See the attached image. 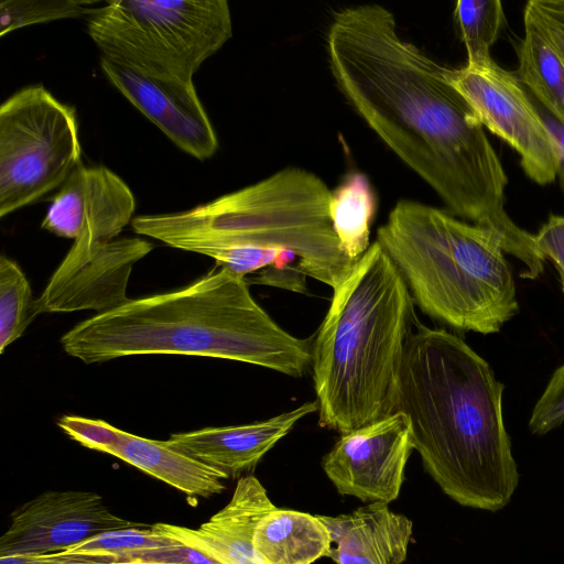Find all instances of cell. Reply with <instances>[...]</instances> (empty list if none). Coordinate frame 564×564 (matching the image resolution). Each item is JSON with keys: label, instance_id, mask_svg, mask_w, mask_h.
I'll return each instance as SVG.
<instances>
[{"label": "cell", "instance_id": "cell-14", "mask_svg": "<svg viewBox=\"0 0 564 564\" xmlns=\"http://www.w3.org/2000/svg\"><path fill=\"white\" fill-rule=\"evenodd\" d=\"M109 82L177 148L199 161L210 159L218 139L194 82L159 78L100 56Z\"/></svg>", "mask_w": 564, "mask_h": 564}, {"label": "cell", "instance_id": "cell-27", "mask_svg": "<svg viewBox=\"0 0 564 564\" xmlns=\"http://www.w3.org/2000/svg\"><path fill=\"white\" fill-rule=\"evenodd\" d=\"M564 422V364L549 380L543 393L533 406L529 420L532 434L543 435Z\"/></svg>", "mask_w": 564, "mask_h": 564}, {"label": "cell", "instance_id": "cell-23", "mask_svg": "<svg viewBox=\"0 0 564 564\" xmlns=\"http://www.w3.org/2000/svg\"><path fill=\"white\" fill-rule=\"evenodd\" d=\"M37 315L30 283L19 264L0 259V352L17 340Z\"/></svg>", "mask_w": 564, "mask_h": 564}, {"label": "cell", "instance_id": "cell-6", "mask_svg": "<svg viewBox=\"0 0 564 564\" xmlns=\"http://www.w3.org/2000/svg\"><path fill=\"white\" fill-rule=\"evenodd\" d=\"M414 303L453 328L498 333L519 311L516 283L494 230L401 199L377 230Z\"/></svg>", "mask_w": 564, "mask_h": 564}, {"label": "cell", "instance_id": "cell-22", "mask_svg": "<svg viewBox=\"0 0 564 564\" xmlns=\"http://www.w3.org/2000/svg\"><path fill=\"white\" fill-rule=\"evenodd\" d=\"M454 21L467 52L466 65L492 59L490 48L505 23L501 1L459 0L454 8Z\"/></svg>", "mask_w": 564, "mask_h": 564}, {"label": "cell", "instance_id": "cell-10", "mask_svg": "<svg viewBox=\"0 0 564 564\" xmlns=\"http://www.w3.org/2000/svg\"><path fill=\"white\" fill-rule=\"evenodd\" d=\"M414 451L406 416L398 411L358 430L340 434L322 467L340 495L364 502H392Z\"/></svg>", "mask_w": 564, "mask_h": 564}, {"label": "cell", "instance_id": "cell-30", "mask_svg": "<svg viewBox=\"0 0 564 564\" xmlns=\"http://www.w3.org/2000/svg\"><path fill=\"white\" fill-rule=\"evenodd\" d=\"M0 564H119L108 556L68 553L66 551L47 554H15L0 556Z\"/></svg>", "mask_w": 564, "mask_h": 564}, {"label": "cell", "instance_id": "cell-15", "mask_svg": "<svg viewBox=\"0 0 564 564\" xmlns=\"http://www.w3.org/2000/svg\"><path fill=\"white\" fill-rule=\"evenodd\" d=\"M274 509L267 489L249 475L239 478L229 502L197 529L161 522L151 528L218 564H263L253 538L259 522Z\"/></svg>", "mask_w": 564, "mask_h": 564}, {"label": "cell", "instance_id": "cell-5", "mask_svg": "<svg viewBox=\"0 0 564 564\" xmlns=\"http://www.w3.org/2000/svg\"><path fill=\"white\" fill-rule=\"evenodd\" d=\"M332 191L315 173L283 167L194 208L132 219L137 235L207 256L216 264L248 248L288 249L306 276L335 289L358 261L340 249L329 218Z\"/></svg>", "mask_w": 564, "mask_h": 564}, {"label": "cell", "instance_id": "cell-18", "mask_svg": "<svg viewBox=\"0 0 564 564\" xmlns=\"http://www.w3.org/2000/svg\"><path fill=\"white\" fill-rule=\"evenodd\" d=\"M117 458L189 497L208 498L225 490L228 475L173 447L166 441L128 434Z\"/></svg>", "mask_w": 564, "mask_h": 564}, {"label": "cell", "instance_id": "cell-8", "mask_svg": "<svg viewBox=\"0 0 564 564\" xmlns=\"http://www.w3.org/2000/svg\"><path fill=\"white\" fill-rule=\"evenodd\" d=\"M80 158L73 107L42 85L14 93L0 106V217L61 187Z\"/></svg>", "mask_w": 564, "mask_h": 564}, {"label": "cell", "instance_id": "cell-24", "mask_svg": "<svg viewBox=\"0 0 564 564\" xmlns=\"http://www.w3.org/2000/svg\"><path fill=\"white\" fill-rule=\"evenodd\" d=\"M171 538L160 535L150 527L130 528L95 535L66 550L115 558L119 564H151L155 549L175 543Z\"/></svg>", "mask_w": 564, "mask_h": 564}, {"label": "cell", "instance_id": "cell-11", "mask_svg": "<svg viewBox=\"0 0 564 564\" xmlns=\"http://www.w3.org/2000/svg\"><path fill=\"white\" fill-rule=\"evenodd\" d=\"M0 539V556L66 551L104 532L148 528L121 518L95 492L46 491L15 509Z\"/></svg>", "mask_w": 564, "mask_h": 564}, {"label": "cell", "instance_id": "cell-25", "mask_svg": "<svg viewBox=\"0 0 564 564\" xmlns=\"http://www.w3.org/2000/svg\"><path fill=\"white\" fill-rule=\"evenodd\" d=\"M101 3L91 0H3L0 3V36L32 24L90 17Z\"/></svg>", "mask_w": 564, "mask_h": 564}, {"label": "cell", "instance_id": "cell-20", "mask_svg": "<svg viewBox=\"0 0 564 564\" xmlns=\"http://www.w3.org/2000/svg\"><path fill=\"white\" fill-rule=\"evenodd\" d=\"M517 76L530 95L564 124V64L536 21L523 11Z\"/></svg>", "mask_w": 564, "mask_h": 564}, {"label": "cell", "instance_id": "cell-19", "mask_svg": "<svg viewBox=\"0 0 564 564\" xmlns=\"http://www.w3.org/2000/svg\"><path fill=\"white\" fill-rule=\"evenodd\" d=\"M253 547L263 564H313L329 556L332 540L318 516L276 508L259 522Z\"/></svg>", "mask_w": 564, "mask_h": 564}, {"label": "cell", "instance_id": "cell-3", "mask_svg": "<svg viewBox=\"0 0 564 564\" xmlns=\"http://www.w3.org/2000/svg\"><path fill=\"white\" fill-rule=\"evenodd\" d=\"M66 354L85 364L139 355L212 357L303 376L312 346L280 327L247 280L219 267L187 286L128 300L65 333Z\"/></svg>", "mask_w": 564, "mask_h": 564}, {"label": "cell", "instance_id": "cell-7", "mask_svg": "<svg viewBox=\"0 0 564 564\" xmlns=\"http://www.w3.org/2000/svg\"><path fill=\"white\" fill-rule=\"evenodd\" d=\"M101 56L149 76L192 83L232 35L226 0H112L88 17Z\"/></svg>", "mask_w": 564, "mask_h": 564}, {"label": "cell", "instance_id": "cell-33", "mask_svg": "<svg viewBox=\"0 0 564 564\" xmlns=\"http://www.w3.org/2000/svg\"><path fill=\"white\" fill-rule=\"evenodd\" d=\"M299 261L297 256L288 249H281L276 254V258L271 267L276 269H285L292 265L295 261Z\"/></svg>", "mask_w": 564, "mask_h": 564}, {"label": "cell", "instance_id": "cell-12", "mask_svg": "<svg viewBox=\"0 0 564 564\" xmlns=\"http://www.w3.org/2000/svg\"><path fill=\"white\" fill-rule=\"evenodd\" d=\"M134 209V196L120 176L106 166L80 164L52 198L41 227L73 239L67 256L80 257L116 239Z\"/></svg>", "mask_w": 564, "mask_h": 564}, {"label": "cell", "instance_id": "cell-28", "mask_svg": "<svg viewBox=\"0 0 564 564\" xmlns=\"http://www.w3.org/2000/svg\"><path fill=\"white\" fill-rule=\"evenodd\" d=\"M564 64V0H530L524 8Z\"/></svg>", "mask_w": 564, "mask_h": 564}, {"label": "cell", "instance_id": "cell-21", "mask_svg": "<svg viewBox=\"0 0 564 564\" xmlns=\"http://www.w3.org/2000/svg\"><path fill=\"white\" fill-rule=\"evenodd\" d=\"M377 198L372 185L361 172L347 174L332 191L329 218L341 251L357 261L370 247V227Z\"/></svg>", "mask_w": 564, "mask_h": 564}, {"label": "cell", "instance_id": "cell-31", "mask_svg": "<svg viewBox=\"0 0 564 564\" xmlns=\"http://www.w3.org/2000/svg\"><path fill=\"white\" fill-rule=\"evenodd\" d=\"M306 274L299 270L296 263L285 269L268 267L252 279V283L281 288L293 292H306Z\"/></svg>", "mask_w": 564, "mask_h": 564}, {"label": "cell", "instance_id": "cell-16", "mask_svg": "<svg viewBox=\"0 0 564 564\" xmlns=\"http://www.w3.org/2000/svg\"><path fill=\"white\" fill-rule=\"evenodd\" d=\"M318 411L317 401L249 424L205 427L172 434L166 441L183 453L215 467L229 478L252 470L303 417Z\"/></svg>", "mask_w": 564, "mask_h": 564}, {"label": "cell", "instance_id": "cell-17", "mask_svg": "<svg viewBox=\"0 0 564 564\" xmlns=\"http://www.w3.org/2000/svg\"><path fill=\"white\" fill-rule=\"evenodd\" d=\"M318 517L335 544L328 557L337 564H402L406 558L413 522L386 502H369L337 517Z\"/></svg>", "mask_w": 564, "mask_h": 564}, {"label": "cell", "instance_id": "cell-2", "mask_svg": "<svg viewBox=\"0 0 564 564\" xmlns=\"http://www.w3.org/2000/svg\"><path fill=\"white\" fill-rule=\"evenodd\" d=\"M503 384L459 336L417 325L408 338L397 410L425 471L455 502L498 511L519 484L502 412Z\"/></svg>", "mask_w": 564, "mask_h": 564}, {"label": "cell", "instance_id": "cell-9", "mask_svg": "<svg viewBox=\"0 0 564 564\" xmlns=\"http://www.w3.org/2000/svg\"><path fill=\"white\" fill-rule=\"evenodd\" d=\"M448 79L473 107L482 126L519 154L528 177L540 185L555 180L553 140L532 97L514 73L492 58L484 64L449 67Z\"/></svg>", "mask_w": 564, "mask_h": 564}, {"label": "cell", "instance_id": "cell-13", "mask_svg": "<svg viewBox=\"0 0 564 564\" xmlns=\"http://www.w3.org/2000/svg\"><path fill=\"white\" fill-rule=\"evenodd\" d=\"M152 249L141 238H116L85 256L66 254L35 300L36 313H104L124 304L132 268Z\"/></svg>", "mask_w": 564, "mask_h": 564}, {"label": "cell", "instance_id": "cell-4", "mask_svg": "<svg viewBox=\"0 0 564 564\" xmlns=\"http://www.w3.org/2000/svg\"><path fill=\"white\" fill-rule=\"evenodd\" d=\"M312 345L318 424L345 434L398 412V379L414 301L376 240L333 289Z\"/></svg>", "mask_w": 564, "mask_h": 564}, {"label": "cell", "instance_id": "cell-26", "mask_svg": "<svg viewBox=\"0 0 564 564\" xmlns=\"http://www.w3.org/2000/svg\"><path fill=\"white\" fill-rule=\"evenodd\" d=\"M57 425L83 446L112 456H116L129 434L106 421L76 415H63Z\"/></svg>", "mask_w": 564, "mask_h": 564}, {"label": "cell", "instance_id": "cell-29", "mask_svg": "<svg viewBox=\"0 0 564 564\" xmlns=\"http://www.w3.org/2000/svg\"><path fill=\"white\" fill-rule=\"evenodd\" d=\"M533 236L538 252L557 270L564 292V216L551 215Z\"/></svg>", "mask_w": 564, "mask_h": 564}, {"label": "cell", "instance_id": "cell-32", "mask_svg": "<svg viewBox=\"0 0 564 564\" xmlns=\"http://www.w3.org/2000/svg\"><path fill=\"white\" fill-rule=\"evenodd\" d=\"M532 99L553 140L556 152V176H558L562 189L564 192V124L558 121L552 113H550L542 105H540L533 97Z\"/></svg>", "mask_w": 564, "mask_h": 564}, {"label": "cell", "instance_id": "cell-1", "mask_svg": "<svg viewBox=\"0 0 564 564\" xmlns=\"http://www.w3.org/2000/svg\"><path fill=\"white\" fill-rule=\"evenodd\" d=\"M330 74L375 134L445 203L489 228L505 252L538 279L544 259L534 236L505 209L508 177L477 113L448 79L449 67L404 40L394 14L365 3L335 12L326 33Z\"/></svg>", "mask_w": 564, "mask_h": 564}]
</instances>
